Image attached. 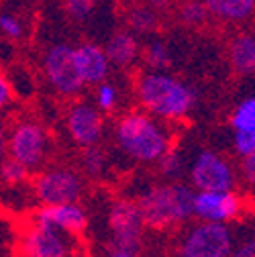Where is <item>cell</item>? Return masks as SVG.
Masks as SVG:
<instances>
[{
  "label": "cell",
  "mask_w": 255,
  "mask_h": 257,
  "mask_svg": "<svg viewBox=\"0 0 255 257\" xmlns=\"http://www.w3.org/2000/svg\"><path fill=\"white\" fill-rule=\"evenodd\" d=\"M233 149L239 157L255 153V131H233Z\"/></svg>",
  "instance_id": "obj_29"
},
{
  "label": "cell",
  "mask_w": 255,
  "mask_h": 257,
  "mask_svg": "<svg viewBox=\"0 0 255 257\" xmlns=\"http://www.w3.org/2000/svg\"><path fill=\"white\" fill-rule=\"evenodd\" d=\"M66 131L80 149L100 145L106 133V114L86 98H72L66 110Z\"/></svg>",
  "instance_id": "obj_11"
},
{
  "label": "cell",
  "mask_w": 255,
  "mask_h": 257,
  "mask_svg": "<svg viewBox=\"0 0 255 257\" xmlns=\"http://www.w3.org/2000/svg\"><path fill=\"white\" fill-rule=\"evenodd\" d=\"M31 194L35 196L39 206L80 202L86 194L88 180L74 166H43L29 180Z\"/></svg>",
  "instance_id": "obj_6"
},
{
  "label": "cell",
  "mask_w": 255,
  "mask_h": 257,
  "mask_svg": "<svg viewBox=\"0 0 255 257\" xmlns=\"http://www.w3.org/2000/svg\"><path fill=\"white\" fill-rule=\"evenodd\" d=\"M74 61H76L78 74L86 88L88 86L92 88L98 82L106 80L112 72L102 43L92 41V39H84L74 45Z\"/></svg>",
  "instance_id": "obj_13"
},
{
  "label": "cell",
  "mask_w": 255,
  "mask_h": 257,
  "mask_svg": "<svg viewBox=\"0 0 255 257\" xmlns=\"http://www.w3.org/2000/svg\"><path fill=\"white\" fill-rule=\"evenodd\" d=\"M141 37L131 33L129 29H116L102 43L104 53L112 70L129 72L141 61Z\"/></svg>",
  "instance_id": "obj_14"
},
{
  "label": "cell",
  "mask_w": 255,
  "mask_h": 257,
  "mask_svg": "<svg viewBox=\"0 0 255 257\" xmlns=\"http://www.w3.org/2000/svg\"><path fill=\"white\" fill-rule=\"evenodd\" d=\"M237 174L249 186H253V182H255V153L253 155H247V157H241V164L237 168Z\"/></svg>",
  "instance_id": "obj_30"
},
{
  "label": "cell",
  "mask_w": 255,
  "mask_h": 257,
  "mask_svg": "<svg viewBox=\"0 0 255 257\" xmlns=\"http://www.w3.org/2000/svg\"><path fill=\"white\" fill-rule=\"evenodd\" d=\"M86 180H102L110 172V157L102 145L84 147L80 153V168Z\"/></svg>",
  "instance_id": "obj_21"
},
{
  "label": "cell",
  "mask_w": 255,
  "mask_h": 257,
  "mask_svg": "<svg viewBox=\"0 0 255 257\" xmlns=\"http://www.w3.org/2000/svg\"><path fill=\"white\" fill-rule=\"evenodd\" d=\"M31 174L23 164H19L13 157H5L0 162V184L7 186H27L31 180Z\"/></svg>",
  "instance_id": "obj_27"
},
{
  "label": "cell",
  "mask_w": 255,
  "mask_h": 257,
  "mask_svg": "<svg viewBox=\"0 0 255 257\" xmlns=\"http://www.w3.org/2000/svg\"><path fill=\"white\" fill-rule=\"evenodd\" d=\"M210 21L225 27H245L255 13V0H202Z\"/></svg>",
  "instance_id": "obj_16"
},
{
  "label": "cell",
  "mask_w": 255,
  "mask_h": 257,
  "mask_svg": "<svg viewBox=\"0 0 255 257\" xmlns=\"http://www.w3.org/2000/svg\"><path fill=\"white\" fill-rule=\"evenodd\" d=\"M39 220H45L49 224L68 231L72 235H84L88 229V212L80 202H63V204H51V206H39L35 212H31Z\"/></svg>",
  "instance_id": "obj_15"
},
{
  "label": "cell",
  "mask_w": 255,
  "mask_h": 257,
  "mask_svg": "<svg viewBox=\"0 0 255 257\" xmlns=\"http://www.w3.org/2000/svg\"><path fill=\"white\" fill-rule=\"evenodd\" d=\"M141 63L145 70H170L174 63L170 43L157 35L147 37V41L141 43Z\"/></svg>",
  "instance_id": "obj_20"
},
{
  "label": "cell",
  "mask_w": 255,
  "mask_h": 257,
  "mask_svg": "<svg viewBox=\"0 0 255 257\" xmlns=\"http://www.w3.org/2000/svg\"><path fill=\"white\" fill-rule=\"evenodd\" d=\"M25 11L17 9V5L0 7V35L13 43H21L29 37V21L23 15Z\"/></svg>",
  "instance_id": "obj_19"
},
{
  "label": "cell",
  "mask_w": 255,
  "mask_h": 257,
  "mask_svg": "<svg viewBox=\"0 0 255 257\" xmlns=\"http://www.w3.org/2000/svg\"><path fill=\"white\" fill-rule=\"evenodd\" d=\"M112 141L118 153L133 164L153 166L172 145L174 133L170 122L133 108L116 116L112 124Z\"/></svg>",
  "instance_id": "obj_2"
},
{
  "label": "cell",
  "mask_w": 255,
  "mask_h": 257,
  "mask_svg": "<svg viewBox=\"0 0 255 257\" xmlns=\"http://www.w3.org/2000/svg\"><path fill=\"white\" fill-rule=\"evenodd\" d=\"M7 131H9V120L5 114H0V162L7 157Z\"/></svg>",
  "instance_id": "obj_32"
},
{
  "label": "cell",
  "mask_w": 255,
  "mask_h": 257,
  "mask_svg": "<svg viewBox=\"0 0 255 257\" xmlns=\"http://www.w3.org/2000/svg\"><path fill=\"white\" fill-rule=\"evenodd\" d=\"M157 168V174L162 176L164 180H180L186 172V162H184V155L172 145L162 157L153 164Z\"/></svg>",
  "instance_id": "obj_26"
},
{
  "label": "cell",
  "mask_w": 255,
  "mask_h": 257,
  "mask_svg": "<svg viewBox=\"0 0 255 257\" xmlns=\"http://www.w3.org/2000/svg\"><path fill=\"white\" fill-rule=\"evenodd\" d=\"M19 257H86L80 235L29 216L17 241Z\"/></svg>",
  "instance_id": "obj_5"
},
{
  "label": "cell",
  "mask_w": 255,
  "mask_h": 257,
  "mask_svg": "<svg viewBox=\"0 0 255 257\" xmlns=\"http://www.w3.org/2000/svg\"><path fill=\"white\" fill-rule=\"evenodd\" d=\"M15 100H17V92H15L13 80L3 68H0V114L9 112L15 104Z\"/></svg>",
  "instance_id": "obj_28"
},
{
  "label": "cell",
  "mask_w": 255,
  "mask_h": 257,
  "mask_svg": "<svg viewBox=\"0 0 255 257\" xmlns=\"http://www.w3.org/2000/svg\"><path fill=\"white\" fill-rule=\"evenodd\" d=\"M133 96L141 110L164 122H182L194 112L198 90L170 70H143L133 82Z\"/></svg>",
  "instance_id": "obj_1"
},
{
  "label": "cell",
  "mask_w": 255,
  "mask_h": 257,
  "mask_svg": "<svg viewBox=\"0 0 255 257\" xmlns=\"http://www.w3.org/2000/svg\"><path fill=\"white\" fill-rule=\"evenodd\" d=\"M188 184L196 192L237 190L239 174L237 166L212 149H202L194 155L188 168Z\"/></svg>",
  "instance_id": "obj_9"
},
{
  "label": "cell",
  "mask_w": 255,
  "mask_h": 257,
  "mask_svg": "<svg viewBox=\"0 0 255 257\" xmlns=\"http://www.w3.org/2000/svg\"><path fill=\"white\" fill-rule=\"evenodd\" d=\"M106 231L112 249L137 253L147 231L137 202L131 198L112 200L106 210Z\"/></svg>",
  "instance_id": "obj_10"
},
{
  "label": "cell",
  "mask_w": 255,
  "mask_h": 257,
  "mask_svg": "<svg viewBox=\"0 0 255 257\" xmlns=\"http://www.w3.org/2000/svg\"><path fill=\"white\" fill-rule=\"evenodd\" d=\"M231 257H255V239L247 237L239 243H233Z\"/></svg>",
  "instance_id": "obj_31"
},
{
  "label": "cell",
  "mask_w": 255,
  "mask_h": 257,
  "mask_svg": "<svg viewBox=\"0 0 255 257\" xmlns=\"http://www.w3.org/2000/svg\"><path fill=\"white\" fill-rule=\"evenodd\" d=\"M178 21L188 29H202L210 23L208 11L202 0H180L174 5Z\"/></svg>",
  "instance_id": "obj_23"
},
{
  "label": "cell",
  "mask_w": 255,
  "mask_h": 257,
  "mask_svg": "<svg viewBox=\"0 0 255 257\" xmlns=\"http://www.w3.org/2000/svg\"><path fill=\"white\" fill-rule=\"evenodd\" d=\"M106 257H137V253H133V251H118V249H112Z\"/></svg>",
  "instance_id": "obj_34"
},
{
  "label": "cell",
  "mask_w": 255,
  "mask_h": 257,
  "mask_svg": "<svg viewBox=\"0 0 255 257\" xmlns=\"http://www.w3.org/2000/svg\"><path fill=\"white\" fill-rule=\"evenodd\" d=\"M231 128L233 131H255V96L249 94L237 102L231 112Z\"/></svg>",
  "instance_id": "obj_24"
},
{
  "label": "cell",
  "mask_w": 255,
  "mask_h": 257,
  "mask_svg": "<svg viewBox=\"0 0 255 257\" xmlns=\"http://www.w3.org/2000/svg\"><path fill=\"white\" fill-rule=\"evenodd\" d=\"M66 17L76 25H88L98 13V0H61Z\"/></svg>",
  "instance_id": "obj_25"
},
{
  "label": "cell",
  "mask_w": 255,
  "mask_h": 257,
  "mask_svg": "<svg viewBox=\"0 0 255 257\" xmlns=\"http://www.w3.org/2000/svg\"><path fill=\"white\" fill-rule=\"evenodd\" d=\"M53 141L47 126L31 114H21L9 122L7 157L17 159L31 174H35L51 159Z\"/></svg>",
  "instance_id": "obj_4"
},
{
  "label": "cell",
  "mask_w": 255,
  "mask_h": 257,
  "mask_svg": "<svg viewBox=\"0 0 255 257\" xmlns=\"http://www.w3.org/2000/svg\"><path fill=\"white\" fill-rule=\"evenodd\" d=\"M147 5L151 7V9H155L157 13H170L172 9H174V0H147Z\"/></svg>",
  "instance_id": "obj_33"
},
{
  "label": "cell",
  "mask_w": 255,
  "mask_h": 257,
  "mask_svg": "<svg viewBox=\"0 0 255 257\" xmlns=\"http://www.w3.org/2000/svg\"><path fill=\"white\" fill-rule=\"evenodd\" d=\"M229 63L239 76H251L255 72V37L249 29H241L231 37Z\"/></svg>",
  "instance_id": "obj_17"
},
{
  "label": "cell",
  "mask_w": 255,
  "mask_h": 257,
  "mask_svg": "<svg viewBox=\"0 0 255 257\" xmlns=\"http://www.w3.org/2000/svg\"><path fill=\"white\" fill-rule=\"evenodd\" d=\"M235 233L227 222L198 220L190 224L178 245V257H231Z\"/></svg>",
  "instance_id": "obj_8"
},
{
  "label": "cell",
  "mask_w": 255,
  "mask_h": 257,
  "mask_svg": "<svg viewBox=\"0 0 255 257\" xmlns=\"http://www.w3.org/2000/svg\"><path fill=\"white\" fill-rule=\"evenodd\" d=\"M247 210L245 198L237 190L196 192L194 194V218L210 222H235Z\"/></svg>",
  "instance_id": "obj_12"
},
{
  "label": "cell",
  "mask_w": 255,
  "mask_h": 257,
  "mask_svg": "<svg viewBox=\"0 0 255 257\" xmlns=\"http://www.w3.org/2000/svg\"><path fill=\"white\" fill-rule=\"evenodd\" d=\"M41 72L49 88L59 98H78L84 92V82L74 61V45L70 41L49 43L41 53Z\"/></svg>",
  "instance_id": "obj_7"
},
{
  "label": "cell",
  "mask_w": 255,
  "mask_h": 257,
  "mask_svg": "<svg viewBox=\"0 0 255 257\" xmlns=\"http://www.w3.org/2000/svg\"><path fill=\"white\" fill-rule=\"evenodd\" d=\"M94 88V98L92 102L96 104V108L102 112V114H114L120 104H122V98H124V94H122V88L118 82L110 80V76L102 82H98L96 86H92Z\"/></svg>",
  "instance_id": "obj_22"
},
{
  "label": "cell",
  "mask_w": 255,
  "mask_h": 257,
  "mask_svg": "<svg viewBox=\"0 0 255 257\" xmlns=\"http://www.w3.org/2000/svg\"><path fill=\"white\" fill-rule=\"evenodd\" d=\"M162 27V13L151 9L147 3L135 5L126 11V29L137 37H151Z\"/></svg>",
  "instance_id": "obj_18"
},
{
  "label": "cell",
  "mask_w": 255,
  "mask_h": 257,
  "mask_svg": "<svg viewBox=\"0 0 255 257\" xmlns=\"http://www.w3.org/2000/svg\"><path fill=\"white\" fill-rule=\"evenodd\" d=\"M196 190L180 180H166L149 186L135 200L145 227L151 231L176 229L194 218Z\"/></svg>",
  "instance_id": "obj_3"
}]
</instances>
